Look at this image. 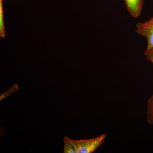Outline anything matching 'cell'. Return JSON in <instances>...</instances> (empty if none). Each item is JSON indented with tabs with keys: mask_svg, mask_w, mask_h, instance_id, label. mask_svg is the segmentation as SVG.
I'll list each match as a JSON object with an SVG mask.
<instances>
[{
	"mask_svg": "<svg viewBox=\"0 0 153 153\" xmlns=\"http://www.w3.org/2000/svg\"><path fill=\"white\" fill-rule=\"evenodd\" d=\"M64 153H76L74 145L71 143L70 138L66 136L64 138Z\"/></svg>",
	"mask_w": 153,
	"mask_h": 153,
	"instance_id": "277c9868",
	"label": "cell"
},
{
	"mask_svg": "<svg viewBox=\"0 0 153 153\" xmlns=\"http://www.w3.org/2000/svg\"><path fill=\"white\" fill-rule=\"evenodd\" d=\"M3 1L0 0V36L1 37H4V18H3Z\"/></svg>",
	"mask_w": 153,
	"mask_h": 153,
	"instance_id": "8992f818",
	"label": "cell"
},
{
	"mask_svg": "<svg viewBox=\"0 0 153 153\" xmlns=\"http://www.w3.org/2000/svg\"><path fill=\"white\" fill-rule=\"evenodd\" d=\"M144 0H124L128 13L134 18H138L141 13Z\"/></svg>",
	"mask_w": 153,
	"mask_h": 153,
	"instance_id": "3957f363",
	"label": "cell"
},
{
	"mask_svg": "<svg viewBox=\"0 0 153 153\" xmlns=\"http://www.w3.org/2000/svg\"><path fill=\"white\" fill-rule=\"evenodd\" d=\"M145 54L148 60H150L153 64V48L146 49Z\"/></svg>",
	"mask_w": 153,
	"mask_h": 153,
	"instance_id": "ba28073f",
	"label": "cell"
},
{
	"mask_svg": "<svg viewBox=\"0 0 153 153\" xmlns=\"http://www.w3.org/2000/svg\"><path fill=\"white\" fill-rule=\"evenodd\" d=\"M19 89V85L18 84H15L13 85V87L11 88L9 90L5 92H4L0 95V100L4 99V98H6L8 96H9L18 91Z\"/></svg>",
	"mask_w": 153,
	"mask_h": 153,
	"instance_id": "52a82bcc",
	"label": "cell"
},
{
	"mask_svg": "<svg viewBox=\"0 0 153 153\" xmlns=\"http://www.w3.org/2000/svg\"><path fill=\"white\" fill-rule=\"evenodd\" d=\"M106 135L102 134L98 137L88 140H75L70 139L74 145L76 153H91L94 152L104 142Z\"/></svg>",
	"mask_w": 153,
	"mask_h": 153,
	"instance_id": "6da1fadb",
	"label": "cell"
},
{
	"mask_svg": "<svg viewBox=\"0 0 153 153\" xmlns=\"http://www.w3.org/2000/svg\"><path fill=\"white\" fill-rule=\"evenodd\" d=\"M147 119L149 123L153 124V95L148 101Z\"/></svg>",
	"mask_w": 153,
	"mask_h": 153,
	"instance_id": "5b68a950",
	"label": "cell"
},
{
	"mask_svg": "<svg viewBox=\"0 0 153 153\" xmlns=\"http://www.w3.org/2000/svg\"><path fill=\"white\" fill-rule=\"evenodd\" d=\"M136 32L147 40L146 49L153 48V17L144 22H139L136 25Z\"/></svg>",
	"mask_w": 153,
	"mask_h": 153,
	"instance_id": "7a4b0ae2",
	"label": "cell"
}]
</instances>
